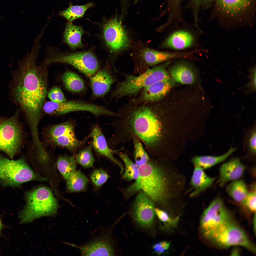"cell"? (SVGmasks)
Wrapping results in <instances>:
<instances>
[{"label":"cell","instance_id":"83f0119b","mask_svg":"<svg viewBox=\"0 0 256 256\" xmlns=\"http://www.w3.org/2000/svg\"><path fill=\"white\" fill-rule=\"evenodd\" d=\"M61 80L65 88L71 92L81 91L85 87L82 79L77 74L70 71L65 72L62 76Z\"/></svg>","mask_w":256,"mask_h":256},{"label":"cell","instance_id":"836d02e7","mask_svg":"<svg viewBox=\"0 0 256 256\" xmlns=\"http://www.w3.org/2000/svg\"><path fill=\"white\" fill-rule=\"evenodd\" d=\"M92 144L79 151L75 156L77 162L83 167L88 168L93 166L94 159L92 152Z\"/></svg>","mask_w":256,"mask_h":256},{"label":"cell","instance_id":"d4e9b609","mask_svg":"<svg viewBox=\"0 0 256 256\" xmlns=\"http://www.w3.org/2000/svg\"><path fill=\"white\" fill-rule=\"evenodd\" d=\"M83 33L82 28L70 22L66 24L64 32L65 42L71 48L75 49L82 46L81 38Z\"/></svg>","mask_w":256,"mask_h":256},{"label":"cell","instance_id":"60d3db41","mask_svg":"<svg viewBox=\"0 0 256 256\" xmlns=\"http://www.w3.org/2000/svg\"><path fill=\"white\" fill-rule=\"evenodd\" d=\"M256 130H254L251 134L249 139L248 146L251 152L255 155L256 152Z\"/></svg>","mask_w":256,"mask_h":256},{"label":"cell","instance_id":"b9f144b4","mask_svg":"<svg viewBox=\"0 0 256 256\" xmlns=\"http://www.w3.org/2000/svg\"><path fill=\"white\" fill-rule=\"evenodd\" d=\"M180 0H170L171 3H172L173 4V8L175 9L176 8V7H177V5L179 1Z\"/></svg>","mask_w":256,"mask_h":256},{"label":"cell","instance_id":"ffe728a7","mask_svg":"<svg viewBox=\"0 0 256 256\" xmlns=\"http://www.w3.org/2000/svg\"><path fill=\"white\" fill-rule=\"evenodd\" d=\"M193 41V37L190 33L179 31L170 35L165 40L162 45L164 47L181 50L189 47Z\"/></svg>","mask_w":256,"mask_h":256},{"label":"cell","instance_id":"ac0fdd59","mask_svg":"<svg viewBox=\"0 0 256 256\" xmlns=\"http://www.w3.org/2000/svg\"><path fill=\"white\" fill-rule=\"evenodd\" d=\"M141 55L146 64L153 65L170 59L178 58H188L187 52H171L158 51L148 48L143 49Z\"/></svg>","mask_w":256,"mask_h":256},{"label":"cell","instance_id":"484cf974","mask_svg":"<svg viewBox=\"0 0 256 256\" xmlns=\"http://www.w3.org/2000/svg\"><path fill=\"white\" fill-rule=\"evenodd\" d=\"M236 150V148L231 147L226 152L222 155L196 156L192 159V162L195 166H199L203 169H207L225 160Z\"/></svg>","mask_w":256,"mask_h":256},{"label":"cell","instance_id":"8fae6325","mask_svg":"<svg viewBox=\"0 0 256 256\" xmlns=\"http://www.w3.org/2000/svg\"><path fill=\"white\" fill-rule=\"evenodd\" d=\"M233 219L229 210L219 198L214 199L204 212L200 228L205 238L212 231Z\"/></svg>","mask_w":256,"mask_h":256},{"label":"cell","instance_id":"7bdbcfd3","mask_svg":"<svg viewBox=\"0 0 256 256\" xmlns=\"http://www.w3.org/2000/svg\"><path fill=\"white\" fill-rule=\"evenodd\" d=\"M231 254L232 255H238L239 254V251L238 249L235 248L233 249Z\"/></svg>","mask_w":256,"mask_h":256},{"label":"cell","instance_id":"30bf717a","mask_svg":"<svg viewBox=\"0 0 256 256\" xmlns=\"http://www.w3.org/2000/svg\"><path fill=\"white\" fill-rule=\"evenodd\" d=\"M23 138L18 112L9 118L0 117V151L13 158L20 149Z\"/></svg>","mask_w":256,"mask_h":256},{"label":"cell","instance_id":"e0dca14e","mask_svg":"<svg viewBox=\"0 0 256 256\" xmlns=\"http://www.w3.org/2000/svg\"><path fill=\"white\" fill-rule=\"evenodd\" d=\"M174 81L170 78L160 81L144 89L142 99L146 102H155L162 99L174 85Z\"/></svg>","mask_w":256,"mask_h":256},{"label":"cell","instance_id":"7c38bea8","mask_svg":"<svg viewBox=\"0 0 256 256\" xmlns=\"http://www.w3.org/2000/svg\"><path fill=\"white\" fill-rule=\"evenodd\" d=\"M103 30L106 43L112 50L119 51L129 46L128 37L121 24L116 18L108 21L105 24Z\"/></svg>","mask_w":256,"mask_h":256},{"label":"cell","instance_id":"e575fe53","mask_svg":"<svg viewBox=\"0 0 256 256\" xmlns=\"http://www.w3.org/2000/svg\"><path fill=\"white\" fill-rule=\"evenodd\" d=\"M155 212L159 219L163 223L165 229H170L177 225L179 219V216L174 218H172L165 211L158 208H155Z\"/></svg>","mask_w":256,"mask_h":256},{"label":"cell","instance_id":"cb8c5ba5","mask_svg":"<svg viewBox=\"0 0 256 256\" xmlns=\"http://www.w3.org/2000/svg\"><path fill=\"white\" fill-rule=\"evenodd\" d=\"M76 104L75 101L56 102L51 101L45 102L42 111L47 114L58 115L75 112Z\"/></svg>","mask_w":256,"mask_h":256},{"label":"cell","instance_id":"6da1fadb","mask_svg":"<svg viewBox=\"0 0 256 256\" xmlns=\"http://www.w3.org/2000/svg\"><path fill=\"white\" fill-rule=\"evenodd\" d=\"M39 51L37 48L32 47L30 53L19 63L13 91L33 133L38 131L42 107L47 93L46 66L36 63Z\"/></svg>","mask_w":256,"mask_h":256},{"label":"cell","instance_id":"5b68a950","mask_svg":"<svg viewBox=\"0 0 256 256\" xmlns=\"http://www.w3.org/2000/svg\"><path fill=\"white\" fill-rule=\"evenodd\" d=\"M46 180L33 171L24 158L13 160L0 155V183L2 185L18 187L31 181Z\"/></svg>","mask_w":256,"mask_h":256},{"label":"cell","instance_id":"ab89813d","mask_svg":"<svg viewBox=\"0 0 256 256\" xmlns=\"http://www.w3.org/2000/svg\"><path fill=\"white\" fill-rule=\"evenodd\" d=\"M216 0H191V5L193 9L195 16H197L198 10L202 6L209 5Z\"/></svg>","mask_w":256,"mask_h":256},{"label":"cell","instance_id":"f35d334b","mask_svg":"<svg viewBox=\"0 0 256 256\" xmlns=\"http://www.w3.org/2000/svg\"><path fill=\"white\" fill-rule=\"evenodd\" d=\"M170 243L166 241H162L154 244L152 249L156 254L160 255L165 252L169 248Z\"/></svg>","mask_w":256,"mask_h":256},{"label":"cell","instance_id":"1f68e13d","mask_svg":"<svg viewBox=\"0 0 256 256\" xmlns=\"http://www.w3.org/2000/svg\"><path fill=\"white\" fill-rule=\"evenodd\" d=\"M118 154L123 162L125 166V171L123 178L128 180H136L139 175L138 167L131 160L125 153L118 152Z\"/></svg>","mask_w":256,"mask_h":256},{"label":"cell","instance_id":"4316f807","mask_svg":"<svg viewBox=\"0 0 256 256\" xmlns=\"http://www.w3.org/2000/svg\"><path fill=\"white\" fill-rule=\"evenodd\" d=\"M77 162L74 155H63L58 158L57 162L58 169L66 181L76 170Z\"/></svg>","mask_w":256,"mask_h":256},{"label":"cell","instance_id":"74e56055","mask_svg":"<svg viewBox=\"0 0 256 256\" xmlns=\"http://www.w3.org/2000/svg\"><path fill=\"white\" fill-rule=\"evenodd\" d=\"M241 203L250 211L256 212V188L251 191L248 192L246 197Z\"/></svg>","mask_w":256,"mask_h":256},{"label":"cell","instance_id":"d6986e66","mask_svg":"<svg viewBox=\"0 0 256 256\" xmlns=\"http://www.w3.org/2000/svg\"><path fill=\"white\" fill-rule=\"evenodd\" d=\"M90 82L93 95L99 97L108 92L114 82V79L107 71L102 70L91 77Z\"/></svg>","mask_w":256,"mask_h":256},{"label":"cell","instance_id":"d590c367","mask_svg":"<svg viewBox=\"0 0 256 256\" xmlns=\"http://www.w3.org/2000/svg\"><path fill=\"white\" fill-rule=\"evenodd\" d=\"M109 177L106 171L99 169H95L93 171L91 175V178L94 185L97 187H99L106 182Z\"/></svg>","mask_w":256,"mask_h":256},{"label":"cell","instance_id":"277c9868","mask_svg":"<svg viewBox=\"0 0 256 256\" xmlns=\"http://www.w3.org/2000/svg\"><path fill=\"white\" fill-rule=\"evenodd\" d=\"M25 197L26 204L19 215L21 223L57 212V200L50 190L46 187H39L27 192Z\"/></svg>","mask_w":256,"mask_h":256},{"label":"cell","instance_id":"ba28073f","mask_svg":"<svg viewBox=\"0 0 256 256\" xmlns=\"http://www.w3.org/2000/svg\"><path fill=\"white\" fill-rule=\"evenodd\" d=\"M42 134L43 142L46 145L62 147L73 152L82 146L88 138L78 140L75 135L74 125L68 121L46 127Z\"/></svg>","mask_w":256,"mask_h":256},{"label":"cell","instance_id":"f546056e","mask_svg":"<svg viewBox=\"0 0 256 256\" xmlns=\"http://www.w3.org/2000/svg\"><path fill=\"white\" fill-rule=\"evenodd\" d=\"M226 189L232 198L236 202L240 203L249 192L246 184L242 179H238L232 181L227 186Z\"/></svg>","mask_w":256,"mask_h":256},{"label":"cell","instance_id":"2e32d148","mask_svg":"<svg viewBox=\"0 0 256 256\" xmlns=\"http://www.w3.org/2000/svg\"><path fill=\"white\" fill-rule=\"evenodd\" d=\"M90 136L92 139V146L95 151L117 164L120 167L121 173H122L123 169V166L113 155L114 153L117 152L118 150H112L109 147L105 138L98 125H95L93 128Z\"/></svg>","mask_w":256,"mask_h":256},{"label":"cell","instance_id":"52a82bcc","mask_svg":"<svg viewBox=\"0 0 256 256\" xmlns=\"http://www.w3.org/2000/svg\"><path fill=\"white\" fill-rule=\"evenodd\" d=\"M233 220L212 231L205 238L215 246L220 248L240 246L255 253V246L244 230Z\"/></svg>","mask_w":256,"mask_h":256},{"label":"cell","instance_id":"7a4b0ae2","mask_svg":"<svg viewBox=\"0 0 256 256\" xmlns=\"http://www.w3.org/2000/svg\"><path fill=\"white\" fill-rule=\"evenodd\" d=\"M129 114L122 122L124 131L132 138L135 136L139 138L148 152L151 153L161 135V125L154 110L152 106L144 105Z\"/></svg>","mask_w":256,"mask_h":256},{"label":"cell","instance_id":"603a6c76","mask_svg":"<svg viewBox=\"0 0 256 256\" xmlns=\"http://www.w3.org/2000/svg\"><path fill=\"white\" fill-rule=\"evenodd\" d=\"M170 74L174 81L183 84L190 85L195 81V74L187 65L180 63L175 64L170 69Z\"/></svg>","mask_w":256,"mask_h":256},{"label":"cell","instance_id":"d6a6232c","mask_svg":"<svg viewBox=\"0 0 256 256\" xmlns=\"http://www.w3.org/2000/svg\"><path fill=\"white\" fill-rule=\"evenodd\" d=\"M132 138L134 147L135 164L139 167L148 162L149 157L140 139L135 136Z\"/></svg>","mask_w":256,"mask_h":256},{"label":"cell","instance_id":"9a60e30c","mask_svg":"<svg viewBox=\"0 0 256 256\" xmlns=\"http://www.w3.org/2000/svg\"><path fill=\"white\" fill-rule=\"evenodd\" d=\"M246 169L245 166L237 158L223 164L219 169V185L222 187L228 182L239 179L243 175Z\"/></svg>","mask_w":256,"mask_h":256},{"label":"cell","instance_id":"f1b7e54d","mask_svg":"<svg viewBox=\"0 0 256 256\" xmlns=\"http://www.w3.org/2000/svg\"><path fill=\"white\" fill-rule=\"evenodd\" d=\"M66 187L70 192H77L85 190L87 188L88 180L80 170H76L66 181Z\"/></svg>","mask_w":256,"mask_h":256},{"label":"cell","instance_id":"8992f818","mask_svg":"<svg viewBox=\"0 0 256 256\" xmlns=\"http://www.w3.org/2000/svg\"><path fill=\"white\" fill-rule=\"evenodd\" d=\"M169 63L168 61L161 65L149 69L137 76H127L114 91L113 96L122 97L134 95L154 83L170 79L165 68Z\"/></svg>","mask_w":256,"mask_h":256},{"label":"cell","instance_id":"5bb4252c","mask_svg":"<svg viewBox=\"0 0 256 256\" xmlns=\"http://www.w3.org/2000/svg\"><path fill=\"white\" fill-rule=\"evenodd\" d=\"M155 209L150 198L143 192H140L134 205L133 213L135 220L142 226L150 227L154 220Z\"/></svg>","mask_w":256,"mask_h":256},{"label":"cell","instance_id":"ee69618b","mask_svg":"<svg viewBox=\"0 0 256 256\" xmlns=\"http://www.w3.org/2000/svg\"><path fill=\"white\" fill-rule=\"evenodd\" d=\"M253 229L254 230V231L255 232V233H256V212L255 213L254 215L253 216Z\"/></svg>","mask_w":256,"mask_h":256},{"label":"cell","instance_id":"4dcf8cb0","mask_svg":"<svg viewBox=\"0 0 256 256\" xmlns=\"http://www.w3.org/2000/svg\"><path fill=\"white\" fill-rule=\"evenodd\" d=\"M94 5L91 2L82 5H74L70 4L68 8L61 11L59 15L71 22L82 17L87 10Z\"/></svg>","mask_w":256,"mask_h":256},{"label":"cell","instance_id":"8d00e7d4","mask_svg":"<svg viewBox=\"0 0 256 256\" xmlns=\"http://www.w3.org/2000/svg\"><path fill=\"white\" fill-rule=\"evenodd\" d=\"M47 95L50 101L52 102H59L67 101L61 89L57 86L52 88L48 92Z\"/></svg>","mask_w":256,"mask_h":256},{"label":"cell","instance_id":"3957f363","mask_svg":"<svg viewBox=\"0 0 256 256\" xmlns=\"http://www.w3.org/2000/svg\"><path fill=\"white\" fill-rule=\"evenodd\" d=\"M138 169V177L128 189V193L141 190L154 201L165 202L169 196V181L162 169L148 162L139 167Z\"/></svg>","mask_w":256,"mask_h":256},{"label":"cell","instance_id":"44dd1931","mask_svg":"<svg viewBox=\"0 0 256 256\" xmlns=\"http://www.w3.org/2000/svg\"><path fill=\"white\" fill-rule=\"evenodd\" d=\"M253 0H216L217 7L222 12L231 15H237L245 11Z\"/></svg>","mask_w":256,"mask_h":256},{"label":"cell","instance_id":"f6af8a7d","mask_svg":"<svg viewBox=\"0 0 256 256\" xmlns=\"http://www.w3.org/2000/svg\"><path fill=\"white\" fill-rule=\"evenodd\" d=\"M3 227V225L1 221L0 218V233H1V230Z\"/></svg>","mask_w":256,"mask_h":256},{"label":"cell","instance_id":"7402d4cb","mask_svg":"<svg viewBox=\"0 0 256 256\" xmlns=\"http://www.w3.org/2000/svg\"><path fill=\"white\" fill-rule=\"evenodd\" d=\"M215 178L208 176L201 168L195 166L192 176L190 184L194 189L191 197L196 195L210 187Z\"/></svg>","mask_w":256,"mask_h":256},{"label":"cell","instance_id":"9c48e42d","mask_svg":"<svg viewBox=\"0 0 256 256\" xmlns=\"http://www.w3.org/2000/svg\"><path fill=\"white\" fill-rule=\"evenodd\" d=\"M56 63L70 65L87 77L91 78L96 73L99 64L91 52L85 51L66 54L55 49L49 50L42 64L47 65Z\"/></svg>","mask_w":256,"mask_h":256},{"label":"cell","instance_id":"4fadbf2b","mask_svg":"<svg viewBox=\"0 0 256 256\" xmlns=\"http://www.w3.org/2000/svg\"><path fill=\"white\" fill-rule=\"evenodd\" d=\"M109 231L106 229L102 230L100 234L79 246L82 256L114 255V250Z\"/></svg>","mask_w":256,"mask_h":256}]
</instances>
